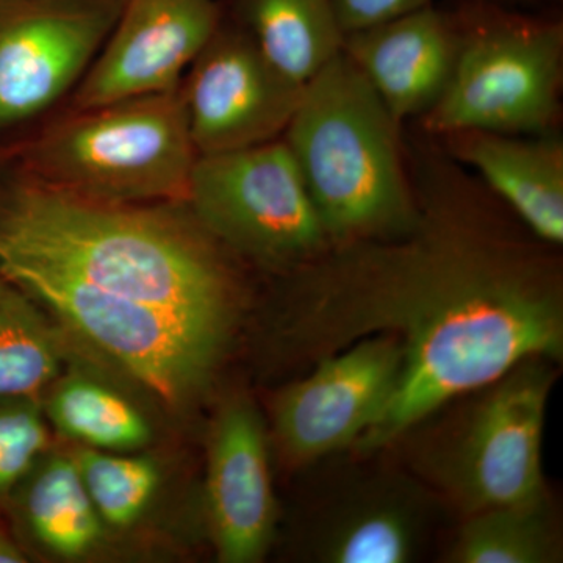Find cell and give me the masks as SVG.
I'll return each mask as SVG.
<instances>
[{
    "instance_id": "cell-1",
    "label": "cell",
    "mask_w": 563,
    "mask_h": 563,
    "mask_svg": "<svg viewBox=\"0 0 563 563\" xmlns=\"http://www.w3.org/2000/svg\"><path fill=\"white\" fill-rule=\"evenodd\" d=\"M301 277L299 344L320 358L372 335L402 352L390 399L355 448L383 450L526 358L563 350L558 265L432 201L402 235L335 244Z\"/></svg>"
},
{
    "instance_id": "cell-2",
    "label": "cell",
    "mask_w": 563,
    "mask_h": 563,
    "mask_svg": "<svg viewBox=\"0 0 563 563\" xmlns=\"http://www.w3.org/2000/svg\"><path fill=\"white\" fill-rule=\"evenodd\" d=\"M32 262L225 332L235 279L187 202L106 203L49 190L0 155V263Z\"/></svg>"
},
{
    "instance_id": "cell-3",
    "label": "cell",
    "mask_w": 563,
    "mask_h": 563,
    "mask_svg": "<svg viewBox=\"0 0 563 563\" xmlns=\"http://www.w3.org/2000/svg\"><path fill=\"white\" fill-rule=\"evenodd\" d=\"M398 125L344 52L303 85L282 139L332 246L390 239L417 224Z\"/></svg>"
},
{
    "instance_id": "cell-4",
    "label": "cell",
    "mask_w": 563,
    "mask_h": 563,
    "mask_svg": "<svg viewBox=\"0 0 563 563\" xmlns=\"http://www.w3.org/2000/svg\"><path fill=\"white\" fill-rule=\"evenodd\" d=\"M5 155L49 190L106 203L185 201L198 161L180 85L66 109Z\"/></svg>"
},
{
    "instance_id": "cell-5",
    "label": "cell",
    "mask_w": 563,
    "mask_h": 563,
    "mask_svg": "<svg viewBox=\"0 0 563 563\" xmlns=\"http://www.w3.org/2000/svg\"><path fill=\"white\" fill-rule=\"evenodd\" d=\"M187 206L224 250L302 266L332 246L284 139L198 155Z\"/></svg>"
},
{
    "instance_id": "cell-6",
    "label": "cell",
    "mask_w": 563,
    "mask_h": 563,
    "mask_svg": "<svg viewBox=\"0 0 563 563\" xmlns=\"http://www.w3.org/2000/svg\"><path fill=\"white\" fill-rule=\"evenodd\" d=\"M553 363L526 358L477 390L429 459L433 479L466 515L547 496L542 443Z\"/></svg>"
},
{
    "instance_id": "cell-7",
    "label": "cell",
    "mask_w": 563,
    "mask_h": 563,
    "mask_svg": "<svg viewBox=\"0 0 563 563\" xmlns=\"http://www.w3.org/2000/svg\"><path fill=\"white\" fill-rule=\"evenodd\" d=\"M563 31L493 14L462 33L450 84L429 111L433 132L544 135L558 120Z\"/></svg>"
},
{
    "instance_id": "cell-8",
    "label": "cell",
    "mask_w": 563,
    "mask_h": 563,
    "mask_svg": "<svg viewBox=\"0 0 563 563\" xmlns=\"http://www.w3.org/2000/svg\"><path fill=\"white\" fill-rule=\"evenodd\" d=\"M0 274L166 401H180L201 387L224 342L225 332L99 290L49 266L7 262L0 263Z\"/></svg>"
},
{
    "instance_id": "cell-9",
    "label": "cell",
    "mask_w": 563,
    "mask_h": 563,
    "mask_svg": "<svg viewBox=\"0 0 563 563\" xmlns=\"http://www.w3.org/2000/svg\"><path fill=\"white\" fill-rule=\"evenodd\" d=\"M122 5L124 0H0V139L69 101Z\"/></svg>"
},
{
    "instance_id": "cell-10",
    "label": "cell",
    "mask_w": 563,
    "mask_h": 563,
    "mask_svg": "<svg viewBox=\"0 0 563 563\" xmlns=\"http://www.w3.org/2000/svg\"><path fill=\"white\" fill-rule=\"evenodd\" d=\"M302 88L274 68L225 9L180 81L196 152L218 154L282 139Z\"/></svg>"
},
{
    "instance_id": "cell-11",
    "label": "cell",
    "mask_w": 563,
    "mask_h": 563,
    "mask_svg": "<svg viewBox=\"0 0 563 563\" xmlns=\"http://www.w3.org/2000/svg\"><path fill=\"white\" fill-rule=\"evenodd\" d=\"M402 352L391 335H372L325 355L288 385L273 407L274 437L290 463L355 444L390 399Z\"/></svg>"
},
{
    "instance_id": "cell-12",
    "label": "cell",
    "mask_w": 563,
    "mask_h": 563,
    "mask_svg": "<svg viewBox=\"0 0 563 563\" xmlns=\"http://www.w3.org/2000/svg\"><path fill=\"white\" fill-rule=\"evenodd\" d=\"M221 0H124L68 110L179 87L224 16Z\"/></svg>"
},
{
    "instance_id": "cell-13",
    "label": "cell",
    "mask_w": 563,
    "mask_h": 563,
    "mask_svg": "<svg viewBox=\"0 0 563 563\" xmlns=\"http://www.w3.org/2000/svg\"><path fill=\"white\" fill-rule=\"evenodd\" d=\"M207 509L221 562L262 561L276 528V499L265 429L244 399L229 402L214 422Z\"/></svg>"
},
{
    "instance_id": "cell-14",
    "label": "cell",
    "mask_w": 563,
    "mask_h": 563,
    "mask_svg": "<svg viewBox=\"0 0 563 563\" xmlns=\"http://www.w3.org/2000/svg\"><path fill=\"white\" fill-rule=\"evenodd\" d=\"M462 33L448 14L426 7L344 36L343 52L396 122L428 114L457 62Z\"/></svg>"
},
{
    "instance_id": "cell-15",
    "label": "cell",
    "mask_w": 563,
    "mask_h": 563,
    "mask_svg": "<svg viewBox=\"0 0 563 563\" xmlns=\"http://www.w3.org/2000/svg\"><path fill=\"white\" fill-rule=\"evenodd\" d=\"M455 154L472 166L543 243H563V146L548 135L455 133Z\"/></svg>"
},
{
    "instance_id": "cell-16",
    "label": "cell",
    "mask_w": 563,
    "mask_h": 563,
    "mask_svg": "<svg viewBox=\"0 0 563 563\" xmlns=\"http://www.w3.org/2000/svg\"><path fill=\"white\" fill-rule=\"evenodd\" d=\"M351 493L317 532V559L329 563H407L428 532V506L417 488L396 479Z\"/></svg>"
},
{
    "instance_id": "cell-17",
    "label": "cell",
    "mask_w": 563,
    "mask_h": 563,
    "mask_svg": "<svg viewBox=\"0 0 563 563\" xmlns=\"http://www.w3.org/2000/svg\"><path fill=\"white\" fill-rule=\"evenodd\" d=\"M44 550L77 558L101 536V517L68 455H41L11 495L7 512Z\"/></svg>"
},
{
    "instance_id": "cell-18",
    "label": "cell",
    "mask_w": 563,
    "mask_h": 563,
    "mask_svg": "<svg viewBox=\"0 0 563 563\" xmlns=\"http://www.w3.org/2000/svg\"><path fill=\"white\" fill-rule=\"evenodd\" d=\"M225 9L274 68L299 87L343 52L333 0H231Z\"/></svg>"
},
{
    "instance_id": "cell-19",
    "label": "cell",
    "mask_w": 563,
    "mask_h": 563,
    "mask_svg": "<svg viewBox=\"0 0 563 563\" xmlns=\"http://www.w3.org/2000/svg\"><path fill=\"white\" fill-rule=\"evenodd\" d=\"M561 558L547 496L470 514L448 553L455 563H554Z\"/></svg>"
},
{
    "instance_id": "cell-20",
    "label": "cell",
    "mask_w": 563,
    "mask_h": 563,
    "mask_svg": "<svg viewBox=\"0 0 563 563\" xmlns=\"http://www.w3.org/2000/svg\"><path fill=\"white\" fill-rule=\"evenodd\" d=\"M40 307L0 274V398L38 399L60 373V346Z\"/></svg>"
},
{
    "instance_id": "cell-21",
    "label": "cell",
    "mask_w": 563,
    "mask_h": 563,
    "mask_svg": "<svg viewBox=\"0 0 563 563\" xmlns=\"http://www.w3.org/2000/svg\"><path fill=\"white\" fill-rule=\"evenodd\" d=\"M55 428L91 450L128 451L143 446L150 428L139 410L106 385L73 377L47 402Z\"/></svg>"
},
{
    "instance_id": "cell-22",
    "label": "cell",
    "mask_w": 563,
    "mask_h": 563,
    "mask_svg": "<svg viewBox=\"0 0 563 563\" xmlns=\"http://www.w3.org/2000/svg\"><path fill=\"white\" fill-rule=\"evenodd\" d=\"M74 459L92 506L111 526L125 528L136 521L157 488V468L146 459L91 448Z\"/></svg>"
},
{
    "instance_id": "cell-23",
    "label": "cell",
    "mask_w": 563,
    "mask_h": 563,
    "mask_svg": "<svg viewBox=\"0 0 563 563\" xmlns=\"http://www.w3.org/2000/svg\"><path fill=\"white\" fill-rule=\"evenodd\" d=\"M49 433L36 398H0V517L29 470L46 453Z\"/></svg>"
},
{
    "instance_id": "cell-24",
    "label": "cell",
    "mask_w": 563,
    "mask_h": 563,
    "mask_svg": "<svg viewBox=\"0 0 563 563\" xmlns=\"http://www.w3.org/2000/svg\"><path fill=\"white\" fill-rule=\"evenodd\" d=\"M344 36L432 5V0H333Z\"/></svg>"
},
{
    "instance_id": "cell-25",
    "label": "cell",
    "mask_w": 563,
    "mask_h": 563,
    "mask_svg": "<svg viewBox=\"0 0 563 563\" xmlns=\"http://www.w3.org/2000/svg\"><path fill=\"white\" fill-rule=\"evenodd\" d=\"M27 555L11 537L0 531V563H24Z\"/></svg>"
}]
</instances>
